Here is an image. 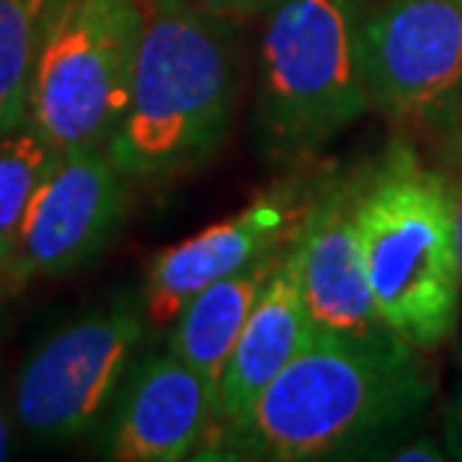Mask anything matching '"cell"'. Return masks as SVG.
Returning a JSON list of instances; mask_svg holds the SVG:
<instances>
[{"label":"cell","mask_w":462,"mask_h":462,"mask_svg":"<svg viewBox=\"0 0 462 462\" xmlns=\"http://www.w3.org/2000/svg\"><path fill=\"white\" fill-rule=\"evenodd\" d=\"M142 4H144V6H147V4H151V0H142Z\"/></svg>","instance_id":"44dd1931"},{"label":"cell","mask_w":462,"mask_h":462,"mask_svg":"<svg viewBox=\"0 0 462 462\" xmlns=\"http://www.w3.org/2000/svg\"><path fill=\"white\" fill-rule=\"evenodd\" d=\"M409 343L316 330L235 427L237 448L262 459H325L396 430L423 411L430 382Z\"/></svg>","instance_id":"6da1fadb"},{"label":"cell","mask_w":462,"mask_h":462,"mask_svg":"<svg viewBox=\"0 0 462 462\" xmlns=\"http://www.w3.org/2000/svg\"><path fill=\"white\" fill-rule=\"evenodd\" d=\"M369 108L360 0H276L262 36V124L282 153H312Z\"/></svg>","instance_id":"277c9868"},{"label":"cell","mask_w":462,"mask_h":462,"mask_svg":"<svg viewBox=\"0 0 462 462\" xmlns=\"http://www.w3.org/2000/svg\"><path fill=\"white\" fill-rule=\"evenodd\" d=\"M450 180V201H454V231H457V255L462 273V135L457 142V171L448 174Z\"/></svg>","instance_id":"e0dca14e"},{"label":"cell","mask_w":462,"mask_h":462,"mask_svg":"<svg viewBox=\"0 0 462 462\" xmlns=\"http://www.w3.org/2000/svg\"><path fill=\"white\" fill-rule=\"evenodd\" d=\"M9 457V423L4 418V411H0V459Z\"/></svg>","instance_id":"ffe728a7"},{"label":"cell","mask_w":462,"mask_h":462,"mask_svg":"<svg viewBox=\"0 0 462 462\" xmlns=\"http://www.w3.org/2000/svg\"><path fill=\"white\" fill-rule=\"evenodd\" d=\"M144 22L142 0H63L36 63L27 126L58 151L108 147L129 106Z\"/></svg>","instance_id":"5b68a950"},{"label":"cell","mask_w":462,"mask_h":462,"mask_svg":"<svg viewBox=\"0 0 462 462\" xmlns=\"http://www.w3.org/2000/svg\"><path fill=\"white\" fill-rule=\"evenodd\" d=\"M276 253H280V246L240 267L237 273L226 276V280L208 285L174 319L171 351L201 375V382L214 393L217 409L228 357L237 346V337L264 289L267 276L273 271Z\"/></svg>","instance_id":"4fadbf2b"},{"label":"cell","mask_w":462,"mask_h":462,"mask_svg":"<svg viewBox=\"0 0 462 462\" xmlns=\"http://www.w3.org/2000/svg\"><path fill=\"white\" fill-rule=\"evenodd\" d=\"M235 108L228 22L183 0H151L133 90L108 156L124 178H171L223 144Z\"/></svg>","instance_id":"7a4b0ae2"},{"label":"cell","mask_w":462,"mask_h":462,"mask_svg":"<svg viewBox=\"0 0 462 462\" xmlns=\"http://www.w3.org/2000/svg\"><path fill=\"white\" fill-rule=\"evenodd\" d=\"M219 420L214 393L192 366L169 351L138 366L108 432V457L120 462H178Z\"/></svg>","instance_id":"8fae6325"},{"label":"cell","mask_w":462,"mask_h":462,"mask_svg":"<svg viewBox=\"0 0 462 462\" xmlns=\"http://www.w3.org/2000/svg\"><path fill=\"white\" fill-rule=\"evenodd\" d=\"M369 106L427 126L462 99V0H384L364 15Z\"/></svg>","instance_id":"52a82bcc"},{"label":"cell","mask_w":462,"mask_h":462,"mask_svg":"<svg viewBox=\"0 0 462 462\" xmlns=\"http://www.w3.org/2000/svg\"><path fill=\"white\" fill-rule=\"evenodd\" d=\"M396 462H436V459H445V448L439 445L436 439H420V441H411L400 450L391 454Z\"/></svg>","instance_id":"ac0fdd59"},{"label":"cell","mask_w":462,"mask_h":462,"mask_svg":"<svg viewBox=\"0 0 462 462\" xmlns=\"http://www.w3.org/2000/svg\"><path fill=\"white\" fill-rule=\"evenodd\" d=\"M124 210V174L106 147L60 151L27 208L9 280L76 271L115 237Z\"/></svg>","instance_id":"ba28073f"},{"label":"cell","mask_w":462,"mask_h":462,"mask_svg":"<svg viewBox=\"0 0 462 462\" xmlns=\"http://www.w3.org/2000/svg\"><path fill=\"white\" fill-rule=\"evenodd\" d=\"M300 291L294 235L276 253L273 271L249 312L219 384V420L235 427L249 414L262 391L291 364L316 334Z\"/></svg>","instance_id":"7c38bea8"},{"label":"cell","mask_w":462,"mask_h":462,"mask_svg":"<svg viewBox=\"0 0 462 462\" xmlns=\"http://www.w3.org/2000/svg\"><path fill=\"white\" fill-rule=\"evenodd\" d=\"M63 0H0V138L22 133L42 42Z\"/></svg>","instance_id":"5bb4252c"},{"label":"cell","mask_w":462,"mask_h":462,"mask_svg":"<svg viewBox=\"0 0 462 462\" xmlns=\"http://www.w3.org/2000/svg\"><path fill=\"white\" fill-rule=\"evenodd\" d=\"M355 205V183H339L325 192L307 208L294 231V255L312 325L328 334L369 337L384 325L366 282Z\"/></svg>","instance_id":"30bf717a"},{"label":"cell","mask_w":462,"mask_h":462,"mask_svg":"<svg viewBox=\"0 0 462 462\" xmlns=\"http://www.w3.org/2000/svg\"><path fill=\"white\" fill-rule=\"evenodd\" d=\"M445 439H448V450L450 457L462 459V387L459 393L454 396L448 409V418H445Z\"/></svg>","instance_id":"d6986e66"},{"label":"cell","mask_w":462,"mask_h":462,"mask_svg":"<svg viewBox=\"0 0 462 462\" xmlns=\"http://www.w3.org/2000/svg\"><path fill=\"white\" fill-rule=\"evenodd\" d=\"M142 330L144 310L117 303L42 339L15 384L22 427L51 441L85 436L115 396Z\"/></svg>","instance_id":"8992f818"},{"label":"cell","mask_w":462,"mask_h":462,"mask_svg":"<svg viewBox=\"0 0 462 462\" xmlns=\"http://www.w3.org/2000/svg\"><path fill=\"white\" fill-rule=\"evenodd\" d=\"M183 4L196 6L199 13L223 18V22H237V18H253L258 13H264L276 0H183Z\"/></svg>","instance_id":"2e32d148"},{"label":"cell","mask_w":462,"mask_h":462,"mask_svg":"<svg viewBox=\"0 0 462 462\" xmlns=\"http://www.w3.org/2000/svg\"><path fill=\"white\" fill-rule=\"evenodd\" d=\"M58 147L36 135L31 126L0 138V282L9 280L27 208L45 174L58 162Z\"/></svg>","instance_id":"9a60e30c"},{"label":"cell","mask_w":462,"mask_h":462,"mask_svg":"<svg viewBox=\"0 0 462 462\" xmlns=\"http://www.w3.org/2000/svg\"><path fill=\"white\" fill-rule=\"evenodd\" d=\"M303 214L307 208L298 192L273 189L249 201L235 217L162 249L144 276V319L156 328L174 325L199 291L282 246V240L298 231Z\"/></svg>","instance_id":"9c48e42d"},{"label":"cell","mask_w":462,"mask_h":462,"mask_svg":"<svg viewBox=\"0 0 462 462\" xmlns=\"http://www.w3.org/2000/svg\"><path fill=\"white\" fill-rule=\"evenodd\" d=\"M355 223L382 325L418 351L445 346L462 312L448 174L393 147L357 187Z\"/></svg>","instance_id":"3957f363"}]
</instances>
